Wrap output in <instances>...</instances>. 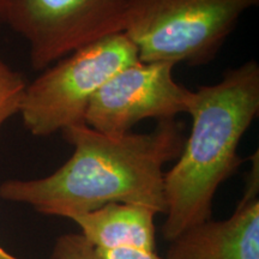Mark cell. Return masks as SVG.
Wrapping results in <instances>:
<instances>
[{"mask_svg":"<svg viewBox=\"0 0 259 259\" xmlns=\"http://www.w3.org/2000/svg\"><path fill=\"white\" fill-rule=\"evenodd\" d=\"M61 135L73 148L69 160L47 177L3 181L0 198L69 220L112 203L166 212L163 167L183 150L184 124L171 119L149 134L114 136L82 122Z\"/></svg>","mask_w":259,"mask_h":259,"instance_id":"cell-1","label":"cell"},{"mask_svg":"<svg viewBox=\"0 0 259 259\" xmlns=\"http://www.w3.org/2000/svg\"><path fill=\"white\" fill-rule=\"evenodd\" d=\"M192 127L176 164L164 171L166 220L162 236L171 241L212 219L219 187L244 160L238 148L259 113V65L255 60L227 70L222 79L191 93Z\"/></svg>","mask_w":259,"mask_h":259,"instance_id":"cell-2","label":"cell"},{"mask_svg":"<svg viewBox=\"0 0 259 259\" xmlns=\"http://www.w3.org/2000/svg\"><path fill=\"white\" fill-rule=\"evenodd\" d=\"M259 0H127L124 34L142 63L208 65Z\"/></svg>","mask_w":259,"mask_h":259,"instance_id":"cell-3","label":"cell"},{"mask_svg":"<svg viewBox=\"0 0 259 259\" xmlns=\"http://www.w3.org/2000/svg\"><path fill=\"white\" fill-rule=\"evenodd\" d=\"M138 61L137 48L124 32L73 51L28 83L18 113L24 127L35 137H48L82 124L103 84Z\"/></svg>","mask_w":259,"mask_h":259,"instance_id":"cell-4","label":"cell"},{"mask_svg":"<svg viewBox=\"0 0 259 259\" xmlns=\"http://www.w3.org/2000/svg\"><path fill=\"white\" fill-rule=\"evenodd\" d=\"M127 0H0L2 22L27 41L45 70L80 47L124 32Z\"/></svg>","mask_w":259,"mask_h":259,"instance_id":"cell-5","label":"cell"},{"mask_svg":"<svg viewBox=\"0 0 259 259\" xmlns=\"http://www.w3.org/2000/svg\"><path fill=\"white\" fill-rule=\"evenodd\" d=\"M174 65L138 61L111 77L89 103L84 122L105 135L132 132L145 119H176L186 113L192 90L173 77Z\"/></svg>","mask_w":259,"mask_h":259,"instance_id":"cell-6","label":"cell"},{"mask_svg":"<svg viewBox=\"0 0 259 259\" xmlns=\"http://www.w3.org/2000/svg\"><path fill=\"white\" fill-rule=\"evenodd\" d=\"M166 259H259L258 153L234 212L181 233L169 241Z\"/></svg>","mask_w":259,"mask_h":259,"instance_id":"cell-7","label":"cell"},{"mask_svg":"<svg viewBox=\"0 0 259 259\" xmlns=\"http://www.w3.org/2000/svg\"><path fill=\"white\" fill-rule=\"evenodd\" d=\"M154 210L135 204L112 203L72 221L93 247H134L156 251Z\"/></svg>","mask_w":259,"mask_h":259,"instance_id":"cell-8","label":"cell"},{"mask_svg":"<svg viewBox=\"0 0 259 259\" xmlns=\"http://www.w3.org/2000/svg\"><path fill=\"white\" fill-rule=\"evenodd\" d=\"M28 82L0 58V131L10 118L18 114Z\"/></svg>","mask_w":259,"mask_h":259,"instance_id":"cell-9","label":"cell"},{"mask_svg":"<svg viewBox=\"0 0 259 259\" xmlns=\"http://www.w3.org/2000/svg\"><path fill=\"white\" fill-rule=\"evenodd\" d=\"M52 259H95L94 247L82 234L69 233L60 235L54 242Z\"/></svg>","mask_w":259,"mask_h":259,"instance_id":"cell-10","label":"cell"},{"mask_svg":"<svg viewBox=\"0 0 259 259\" xmlns=\"http://www.w3.org/2000/svg\"><path fill=\"white\" fill-rule=\"evenodd\" d=\"M95 259H166L156 251H145L134 247L99 248L94 247Z\"/></svg>","mask_w":259,"mask_h":259,"instance_id":"cell-11","label":"cell"},{"mask_svg":"<svg viewBox=\"0 0 259 259\" xmlns=\"http://www.w3.org/2000/svg\"><path fill=\"white\" fill-rule=\"evenodd\" d=\"M0 259H21V258L15 257V255L9 253V252L6 251L4 247H2V246H0Z\"/></svg>","mask_w":259,"mask_h":259,"instance_id":"cell-12","label":"cell"},{"mask_svg":"<svg viewBox=\"0 0 259 259\" xmlns=\"http://www.w3.org/2000/svg\"><path fill=\"white\" fill-rule=\"evenodd\" d=\"M3 22H2V14H0V24H2Z\"/></svg>","mask_w":259,"mask_h":259,"instance_id":"cell-13","label":"cell"}]
</instances>
